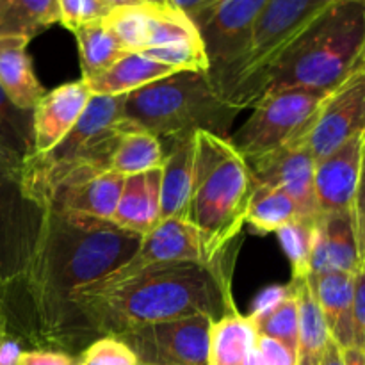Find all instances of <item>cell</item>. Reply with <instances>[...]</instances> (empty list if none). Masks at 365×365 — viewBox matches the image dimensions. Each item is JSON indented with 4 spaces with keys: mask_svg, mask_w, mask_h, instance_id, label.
Listing matches in <instances>:
<instances>
[{
    "mask_svg": "<svg viewBox=\"0 0 365 365\" xmlns=\"http://www.w3.org/2000/svg\"><path fill=\"white\" fill-rule=\"evenodd\" d=\"M143 235L95 217L46 209L32 259L6 285V328L29 349L78 356L95 334L77 307V292L127 262Z\"/></svg>",
    "mask_w": 365,
    "mask_h": 365,
    "instance_id": "1",
    "label": "cell"
},
{
    "mask_svg": "<svg viewBox=\"0 0 365 365\" xmlns=\"http://www.w3.org/2000/svg\"><path fill=\"white\" fill-rule=\"evenodd\" d=\"M235 246L209 262L163 264L110 287L78 291L77 307L96 339L192 316L216 323L237 314L230 285Z\"/></svg>",
    "mask_w": 365,
    "mask_h": 365,
    "instance_id": "2",
    "label": "cell"
},
{
    "mask_svg": "<svg viewBox=\"0 0 365 365\" xmlns=\"http://www.w3.org/2000/svg\"><path fill=\"white\" fill-rule=\"evenodd\" d=\"M365 59V4L334 0L266 71L259 96L278 89L330 93Z\"/></svg>",
    "mask_w": 365,
    "mask_h": 365,
    "instance_id": "3",
    "label": "cell"
},
{
    "mask_svg": "<svg viewBox=\"0 0 365 365\" xmlns=\"http://www.w3.org/2000/svg\"><path fill=\"white\" fill-rule=\"evenodd\" d=\"M255 185L248 160L230 139L196 132L187 221L198 230L209 260L237 245Z\"/></svg>",
    "mask_w": 365,
    "mask_h": 365,
    "instance_id": "4",
    "label": "cell"
},
{
    "mask_svg": "<svg viewBox=\"0 0 365 365\" xmlns=\"http://www.w3.org/2000/svg\"><path fill=\"white\" fill-rule=\"evenodd\" d=\"M239 113L202 71H177L121 96V118L159 141L196 132L228 139Z\"/></svg>",
    "mask_w": 365,
    "mask_h": 365,
    "instance_id": "5",
    "label": "cell"
},
{
    "mask_svg": "<svg viewBox=\"0 0 365 365\" xmlns=\"http://www.w3.org/2000/svg\"><path fill=\"white\" fill-rule=\"evenodd\" d=\"M125 128L121 96H91L82 116L59 145L25 160L21 180L27 195L46 209L61 185L110 170Z\"/></svg>",
    "mask_w": 365,
    "mask_h": 365,
    "instance_id": "6",
    "label": "cell"
},
{
    "mask_svg": "<svg viewBox=\"0 0 365 365\" xmlns=\"http://www.w3.org/2000/svg\"><path fill=\"white\" fill-rule=\"evenodd\" d=\"M331 2L334 0H269L253 27L245 53L212 81L223 98L241 110L252 107L266 71Z\"/></svg>",
    "mask_w": 365,
    "mask_h": 365,
    "instance_id": "7",
    "label": "cell"
},
{
    "mask_svg": "<svg viewBox=\"0 0 365 365\" xmlns=\"http://www.w3.org/2000/svg\"><path fill=\"white\" fill-rule=\"evenodd\" d=\"M327 95L312 89L264 93L252 106L248 120L228 139L248 163L289 146L307 145Z\"/></svg>",
    "mask_w": 365,
    "mask_h": 365,
    "instance_id": "8",
    "label": "cell"
},
{
    "mask_svg": "<svg viewBox=\"0 0 365 365\" xmlns=\"http://www.w3.org/2000/svg\"><path fill=\"white\" fill-rule=\"evenodd\" d=\"M45 210L25 191L21 168L0 155V280L4 285L14 284L31 262Z\"/></svg>",
    "mask_w": 365,
    "mask_h": 365,
    "instance_id": "9",
    "label": "cell"
},
{
    "mask_svg": "<svg viewBox=\"0 0 365 365\" xmlns=\"http://www.w3.org/2000/svg\"><path fill=\"white\" fill-rule=\"evenodd\" d=\"M205 316L182 317L130 328L116 337L141 365H209V331Z\"/></svg>",
    "mask_w": 365,
    "mask_h": 365,
    "instance_id": "10",
    "label": "cell"
},
{
    "mask_svg": "<svg viewBox=\"0 0 365 365\" xmlns=\"http://www.w3.org/2000/svg\"><path fill=\"white\" fill-rule=\"evenodd\" d=\"M177 262H209V259L205 255L198 230L187 220L166 217L160 220L153 230L143 235L141 245L127 262L121 264L102 280L82 287L81 291L110 287L148 267Z\"/></svg>",
    "mask_w": 365,
    "mask_h": 365,
    "instance_id": "11",
    "label": "cell"
},
{
    "mask_svg": "<svg viewBox=\"0 0 365 365\" xmlns=\"http://www.w3.org/2000/svg\"><path fill=\"white\" fill-rule=\"evenodd\" d=\"M267 2L269 0H220L195 20L205 45L212 81L245 53L253 27Z\"/></svg>",
    "mask_w": 365,
    "mask_h": 365,
    "instance_id": "12",
    "label": "cell"
},
{
    "mask_svg": "<svg viewBox=\"0 0 365 365\" xmlns=\"http://www.w3.org/2000/svg\"><path fill=\"white\" fill-rule=\"evenodd\" d=\"M365 132V66L356 68L337 88L331 89L321 106L307 146L319 160Z\"/></svg>",
    "mask_w": 365,
    "mask_h": 365,
    "instance_id": "13",
    "label": "cell"
},
{
    "mask_svg": "<svg viewBox=\"0 0 365 365\" xmlns=\"http://www.w3.org/2000/svg\"><path fill=\"white\" fill-rule=\"evenodd\" d=\"M148 43L141 53L175 71L209 73L210 63L195 21L173 6H150Z\"/></svg>",
    "mask_w": 365,
    "mask_h": 365,
    "instance_id": "14",
    "label": "cell"
},
{
    "mask_svg": "<svg viewBox=\"0 0 365 365\" xmlns=\"http://www.w3.org/2000/svg\"><path fill=\"white\" fill-rule=\"evenodd\" d=\"M248 164L255 184L282 189L294 200L299 220L316 221L321 216L314 189L316 159L309 146H289Z\"/></svg>",
    "mask_w": 365,
    "mask_h": 365,
    "instance_id": "15",
    "label": "cell"
},
{
    "mask_svg": "<svg viewBox=\"0 0 365 365\" xmlns=\"http://www.w3.org/2000/svg\"><path fill=\"white\" fill-rule=\"evenodd\" d=\"M362 157V135H355L330 155L316 160L314 189L321 214L353 212Z\"/></svg>",
    "mask_w": 365,
    "mask_h": 365,
    "instance_id": "16",
    "label": "cell"
},
{
    "mask_svg": "<svg viewBox=\"0 0 365 365\" xmlns=\"http://www.w3.org/2000/svg\"><path fill=\"white\" fill-rule=\"evenodd\" d=\"M91 96L84 78L68 82L41 96L32 109L34 155L50 152L66 138L86 110Z\"/></svg>",
    "mask_w": 365,
    "mask_h": 365,
    "instance_id": "17",
    "label": "cell"
},
{
    "mask_svg": "<svg viewBox=\"0 0 365 365\" xmlns=\"http://www.w3.org/2000/svg\"><path fill=\"white\" fill-rule=\"evenodd\" d=\"M360 266L353 214H321L314 227L310 277L324 273L355 274Z\"/></svg>",
    "mask_w": 365,
    "mask_h": 365,
    "instance_id": "18",
    "label": "cell"
},
{
    "mask_svg": "<svg viewBox=\"0 0 365 365\" xmlns=\"http://www.w3.org/2000/svg\"><path fill=\"white\" fill-rule=\"evenodd\" d=\"M123 175L110 170L88 178L71 180L53 192L46 209L110 221L123 189Z\"/></svg>",
    "mask_w": 365,
    "mask_h": 365,
    "instance_id": "19",
    "label": "cell"
},
{
    "mask_svg": "<svg viewBox=\"0 0 365 365\" xmlns=\"http://www.w3.org/2000/svg\"><path fill=\"white\" fill-rule=\"evenodd\" d=\"M160 168V216L187 220L195 180V135L164 139Z\"/></svg>",
    "mask_w": 365,
    "mask_h": 365,
    "instance_id": "20",
    "label": "cell"
},
{
    "mask_svg": "<svg viewBox=\"0 0 365 365\" xmlns=\"http://www.w3.org/2000/svg\"><path fill=\"white\" fill-rule=\"evenodd\" d=\"M160 220V168L125 177L110 223L145 235L153 230Z\"/></svg>",
    "mask_w": 365,
    "mask_h": 365,
    "instance_id": "21",
    "label": "cell"
},
{
    "mask_svg": "<svg viewBox=\"0 0 365 365\" xmlns=\"http://www.w3.org/2000/svg\"><path fill=\"white\" fill-rule=\"evenodd\" d=\"M309 287L327 323L331 341L341 349L355 348L353 330V274L324 273L310 277Z\"/></svg>",
    "mask_w": 365,
    "mask_h": 365,
    "instance_id": "22",
    "label": "cell"
},
{
    "mask_svg": "<svg viewBox=\"0 0 365 365\" xmlns=\"http://www.w3.org/2000/svg\"><path fill=\"white\" fill-rule=\"evenodd\" d=\"M31 39L24 36H0V88L20 109L32 110L45 95L27 53Z\"/></svg>",
    "mask_w": 365,
    "mask_h": 365,
    "instance_id": "23",
    "label": "cell"
},
{
    "mask_svg": "<svg viewBox=\"0 0 365 365\" xmlns=\"http://www.w3.org/2000/svg\"><path fill=\"white\" fill-rule=\"evenodd\" d=\"M177 73L173 68L150 59L145 53H125L120 61L100 71L95 77L84 78L93 96H125L159 78Z\"/></svg>",
    "mask_w": 365,
    "mask_h": 365,
    "instance_id": "24",
    "label": "cell"
},
{
    "mask_svg": "<svg viewBox=\"0 0 365 365\" xmlns=\"http://www.w3.org/2000/svg\"><path fill=\"white\" fill-rule=\"evenodd\" d=\"M259 331L250 316L232 314L210 324L209 365H242L255 348Z\"/></svg>",
    "mask_w": 365,
    "mask_h": 365,
    "instance_id": "25",
    "label": "cell"
},
{
    "mask_svg": "<svg viewBox=\"0 0 365 365\" xmlns=\"http://www.w3.org/2000/svg\"><path fill=\"white\" fill-rule=\"evenodd\" d=\"M291 284L294 285L299 298V335L296 362L298 365H321L328 342L331 339L327 323L314 299L309 282L291 280Z\"/></svg>",
    "mask_w": 365,
    "mask_h": 365,
    "instance_id": "26",
    "label": "cell"
},
{
    "mask_svg": "<svg viewBox=\"0 0 365 365\" xmlns=\"http://www.w3.org/2000/svg\"><path fill=\"white\" fill-rule=\"evenodd\" d=\"M59 21L57 0H0V36L32 39Z\"/></svg>",
    "mask_w": 365,
    "mask_h": 365,
    "instance_id": "27",
    "label": "cell"
},
{
    "mask_svg": "<svg viewBox=\"0 0 365 365\" xmlns=\"http://www.w3.org/2000/svg\"><path fill=\"white\" fill-rule=\"evenodd\" d=\"M0 155L21 168L34 155L32 110L20 109L0 88Z\"/></svg>",
    "mask_w": 365,
    "mask_h": 365,
    "instance_id": "28",
    "label": "cell"
},
{
    "mask_svg": "<svg viewBox=\"0 0 365 365\" xmlns=\"http://www.w3.org/2000/svg\"><path fill=\"white\" fill-rule=\"evenodd\" d=\"M164 148L163 143L150 132L141 130L127 123L120 143L110 163V171L128 177V175L145 173V171L163 168Z\"/></svg>",
    "mask_w": 365,
    "mask_h": 365,
    "instance_id": "29",
    "label": "cell"
},
{
    "mask_svg": "<svg viewBox=\"0 0 365 365\" xmlns=\"http://www.w3.org/2000/svg\"><path fill=\"white\" fill-rule=\"evenodd\" d=\"M73 34L77 38L82 78L95 77L100 71L113 66L125 53H128L121 48L103 18L81 25L78 29H75Z\"/></svg>",
    "mask_w": 365,
    "mask_h": 365,
    "instance_id": "30",
    "label": "cell"
},
{
    "mask_svg": "<svg viewBox=\"0 0 365 365\" xmlns=\"http://www.w3.org/2000/svg\"><path fill=\"white\" fill-rule=\"evenodd\" d=\"M294 220H299V209L287 192L271 185H255L246 214V225L260 234H267L280 230Z\"/></svg>",
    "mask_w": 365,
    "mask_h": 365,
    "instance_id": "31",
    "label": "cell"
},
{
    "mask_svg": "<svg viewBox=\"0 0 365 365\" xmlns=\"http://www.w3.org/2000/svg\"><path fill=\"white\" fill-rule=\"evenodd\" d=\"M103 21L125 52L141 53L146 48L150 27L148 4H135V6L110 9Z\"/></svg>",
    "mask_w": 365,
    "mask_h": 365,
    "instance_id": "32",
    "label": "cell"
},
{
    "mask_svg": "<svg viewBox=\"0 0 365 365\" xmlns=\"http://www.w3.org/2000/svg\"><path fill=\"white\" fill-rule=\"evenodd\" d=\"M317 221V220H316ZM316 221L294 220L277 230L282 250L287 255L291 264L292 277L291 280L302 282L310 278V259H312V242H314V227Z\"/></svg>",
    "mask_w": 365,
    "mask_h": 365,
    "instance_id": "33",
    "label": "cell"
},
{
    "mask_svg": "<svg viewBox=\"0 0 365 365\" xmlns=\"http://www.w3.org/2000/svg\"><path fill=\"white\" fill-rule=\"evenodd\" d=\"M291 285V292L287 298L266 317L259 321H253L257 327V331L260 335L274 339L287 346L292 353L298 351V335H299V298L296 292L294 285Z\"/></svg>",
    "mask_w": 365,
    "mask_h": 365,
    "instance_id": "34",
    "label": "cell"
},
{
    "mask_svg": "<svg viewBox=\"0 0 365 365\" xmlns=\"http://www.w3.org/2000/svg\"><path fill=\"white\" fill-rule=\"evenodd\" d=\"M78 365H141L138 356L116 335H103L78 355Z\"/></svg>",
    "mask_w": 365,
    "mask_h": 365,
    "instance_id": "35",
    "label": "cell"
},
{
    "mask_svg": "<svg viewBox=\"0 0 365 365\" xmlns=\"http://www.w3.org/2000/svg\"><path fill=\"white\" fill-rule=\"evenodd\" d=\"M57 2L61 13L59 24L70 29L71 32L88 21L102 20L110 11L102 0H57Z\"/></svg>",
    "mask_w": 365,
    "mask_h": 365,
    "instance_id": "36",
    "label": "cell"
},
{
    "mask_svg": "<svg viewBox=\"0 0 365 365\" xmlns=\"http://www.w3.org/2000/svg\"><path fill=\"white\" fill-rule=\"evenodd\" d=\"M242 365H298V362L296 353H292L287 346L259 334L255 348L250 351Z\"/></svg>",
    "mask_w": 365,
    "mask_h": 365,
    "instance_id": "37",
    "label": "cell"
},
{
    "mask_svg": "<svg viewBox=\"0 0 365 365\" xmlns=\"http://www.w3.org/2000/svg\"><path fill=\"white\" fill-rule=\"evenodd\" d=\"M353 330L355 348L365 351V264L353 274Z\"/></svg>",
    "mask_w": 365,
    "mask_h": 365,
    "instance_id": "38",
    "label": "cell"
},
{
    "mask_svg": "<svg viewBox=\"0 0 365 365\" xmlns=\"http://www.w3.org/2000/svg\"><path fill=\"white\" fill-rule=\"evenodd\" d=\"M291 292V285H271V287H266L264 291H260L259 294L255 296L252 303V310H250L248 316L252 317L253 321H259L262 317H266L267 314L273 312L282 302L289 296Z\"/></svg>",
    "mask_w": 365,
    "mask_h": 365,
    "instance_id": "39",
    "label": "cell"
},
{
    "mask_svg": "<svg viewBox=\"0 0 365 365\" xmlns=\"http://www.w3.org/2000/svg\"><path fill=\"white\" fill-rule=\"evenodd\" d=\"M353 223H355L356 245H359L360 262L365 264V153L360 166V178L356 185L355 203H353Z\"/></svg>",
    "mask_w": 365,
    "mask_h": 365,
    "instance_id": "40",
    "label": "cell"
},
{
    "mask_svg": "<svg viewBox=\"0 0 365 365\" xmlns=\"http://www.w3.org/2000/svg\"><path fill=\"white\" fill-rule=\"evenodd\" d=\"M18 365H78V356L52 349H25Z\"/></svg>",
    "mask_w": 365,
    "mask_h": 365,
    "instance_id": "41",
    "label": "cell"
},
{
    "mask_svg": "<svg viewBox=\"0 0 365 365\" xmlns=\"http://www.w3.org/2000/svg\"><path fill=\"white\" fill-rule=\"evenodd\" d=\"M27 349L24 341L9 334H0V365H18L21 353Z\"/></svg>",
    "mask_w": 365,
    "mask_h": 365,
    "instance_id": "42",
    "label": "cell"
},
{
    "mask_svg": "<svg viewBox=\"0 0 365 365\" xmlns=\"http://www.w3.org/2000/svg\"><path fill=\"white\" fill-rule=\"evenodd\" d=\"M217 2H220V0H171V4H173L177 9H180L182 13L187 14L192 21L198 20L203 13H207V11L212 6H216Z\"/></svg>",
    "mask_w": 365,
    "mask_h": 365,
    "instance_id": "43",
    "label": "cell"
},
{
    "mask_svg": "<svg viewBox=\"0 0 365 365\" xmlns=\"http://www.w3.org/2000/svg\"><path fill=\"white\" fill-rule=\"evenodd\" d=\"M321 365H344V359H342V349L335 344L330 339L327 346V351L323 355V362Z\"/></svg>",
    "mask_w": 365,
    "mask_h": 365,
    "instance_id": "44",
    "label": "cell"
},
{
    "mask_svg": "<svg viewBox=\"0 0 365 365\" xmlns=\"http://www.w3.org/2000/svg\"><path fill=\"white\" fill-rule=\"evenodd\" d=\"M342 359L344 365H365V351L360 348H346L342 349Z\"/></svg>",
    "mask_w": 365,
    "mask_h": 365,
    "instance_id": "45",
    "label": "cell"
},
{
    "mask_svg": "<svg viewBox=\"0 0 365 365\" xmlns=\"http://www.w3.org/2000/svg\"><path fill=\"white\" fill-rule=\"evenodd\" d=\"M4 299H6V285L0 280V334H4V328H6V312H4Z\"/></svg>",
    "mask_w": 365,
    "mask_h": 365,
    "instance_id": "46",
    "label": "cell"
},
{
    "mask_svg": "<svg viewBox=\"0 0 365 365\" xmlns=\"http://www.w3.org/2000/svg\"><path fill=\"white\" fill-rule=\"evenodd\" d=\"M109 9H116V7L125 6H135V4H143V0H102Z\"/></svg>",
    "mask_w": 365,
    "mask_h": 365,
    "instance_id": "47",
    "label": "cell"
},
{
    "mask_svg": "<svg viewBox=\"0 0 365 365\" xmlns=\"http://www.w3.org/2000/svg\"><path fill=\"white\" fill-rule=\"evenodd\" d=\"M143 4H150V6H159V7L173 6V4H171V0H143Z\"/></svg>",
    "mask_w": 365,
    "mask_h": 365,
    "instance_id": "48",
    "label": "cell"
},
{
    "mask_svg": "<svg viewBox=\"0 0 365 365\" xmlns=\"http://www.w3.org/2000/svg\"><path fill=\"white\" fill-rule=\"evenodd\" d=\"M362 141H364V153H365V132H364V135H362Z\"/></svg>",
    "mask_w": 365,
    "mask_h": 365,
    "instance_id": "49",
    "label": "cell"
},
{
    "mask_svg": "<svg viewBox=\"0 0 365 365\" xmlns=\"http://www.w3.org/2000/svg\"><path fill=\"white\" fill-rule=\"evenodd\" d=\"M360 2H364V4H365V0H360Z\"/></svg>",
    "mask_w": 365,
    "mask_h": 365,
    "instance_id": "50",
    "label": "cell"
},
{
    "mask_svg": "<svg viewBox=\"0 0 365 365\" xmlns=\"http://www.w3.org/2000/svg\"><path fill=\"white\" fill-rule=\"evenodd\" d=\"M364 64H365V59H364Z\"/></svg>",
    "mask_w": 365,
    "mask_h": 365,
    "instance_id": "51",
    "label": "cell"
},
{
    "mask_svg": "<svg viewBox=\"0 0 365 365\" xmlns=\"http://www.w3.org/2000/svg\"><path fill=\"white\" fill-rule=\"evenodd\" d=\"M364 66H365V64H364Z\"/></svg>",
    "mask_w": 365,
    "mask_h": 365,
    "instance_id": "52",
    "label": "cell"
}]
</instances>
